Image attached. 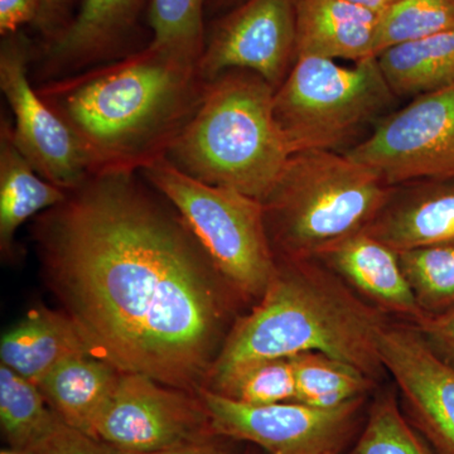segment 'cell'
Here are the masks:
<instances>
[{"label":"cell","mask_w":454,"mask_h":454,"mask_svg":"<svg viewBox=\"0 0 454 454\" xmlns=\"http://www.w3.org/2000/svg\"><path fill=\"white\" fill-rule=\"evenodd\" d=\"M26 454H124L101 439L64 423L40 446Z\"/></svg>","instance_id":"obj_29"},{"label":"cell","mask_w":454,"mask_h":454,"mask_svg":"<svg viewBox=\"0 0 454 454\" xmlns=\"http://www.w3.org/2000/svg\"><path fill=\"white\" fill-rule=\"evenodd\" d=\"M82 354L91 351L73 319L49 309L31 310L0 340L2 365L35 385L57 364Z\"/></svg>","instance_id":"obj_18"},{"label":"cell","mask_w":454,"mask_h":454,"mask_svg":"<svg viewBox=\"0 0 454 454\" xmlns=\"http://www.w3.org/2000/svg\"><path fill=\"white\" fill-rule=\"evenodd\" d=\"M121 375L115 366L95 355H74L57 364L37 387L68 427L94 437L98 414Z\"/></svg>","instance_id":"obj_19"},{"label":"cell","mask_w":454,"mask_h":454,"mask_svg":"<svg viewBox=\"0 0 454 454\" xmlns=\"http://www.w3.org/2000/svg\"><path fill=\"white\" fill-rule=\"evenodd\" d=\"M41 0H0V35H16L23 26L37 23Z\"/></svg>","instance_id":"obj_31"},{"label":"cell","mask_w":454,"mask_h":454,"mask_svg":"<svg viewBox=\"0 0 454 454\" xmlns=\"http://www.w3.org/2000/svg\"><path fill=\"white\" fill-rule=\"evenodd\" d=\"M136 175L90 176L44 211L35 230L42 262L92 355L199 394L241 300Z\"/></svg>","instance_id":"obj_1"},{"label":"cell","mask_w":454,"mask_h":454,"mask_svg":"<svg viewBox=\"0 0 454 454\" xmlns=\"http://www.w3.org/2000/svg\"><path fill=\"white\" fill-rule=\"evenodd\" d=\"M343 153L391 187L454 178V83L382 116L366 139Z\"/></svg>","instance_id":"obj_8"},{"label":"cell","mask_w":454,"mask_h":454,"mask_svg":"<svg viewBox=\"0 0 454 454\" xmlns=\"http://www.w3.org/2000/svg\"><path fill=\"white\" fill-rule=\"evenodd\" d=\"M149 0H82L67 27L47 43L42 73L50 80L110 62L137 33Z\"/></svg>","instance_id":"obj_14"},{"label":"cell","mask_w":454,"mask_h":454,"mask_svg":"<svg viewBox=\"0 0 454 454\" xmlns=\"http://www.w3.org/2000/svg\"><path fill=\"white\" fill-rule=\"evenodd\" d=\"M391 188L345 153H293L262 202L278 259H316L343 239L365 231Z\"/></svg>","instance_id":"obj_5"},{"label":"cell","mask_w":454,"mask_h":454,"mask_svg":"<svg viewBox=\"0 0 454 454\" xmlns=\"http://www.w3.org/2000/svg\"><path fill=\"white\" fill-rule=\"evenodd\" d=\"M395 97H419L454 83V29L397 44L376 57Z\"/></svg>","instance_id":"obj_21"},{"label":"cell","mask_w":454,"mask_h":454,"mask_svg":"<svg viewBox=\"0 0 454 454\" xmlns=\"http://www.w3.org/2000/svg\"><path fill=\"white\" fill-rule=\"evenodd\" d=\"M217 394L249 405L294 402L295 379L291 358H274L244 367Z\"/></svg>","instance_id":"obj_28"},{"label":"cell","mask_w":454,"mask_h":454,"mask_svg":"<svg viewBox=\"0 0 454 454\" xmlns=\"http://www.w3.org/2000/svg\"><path fill=\"white\" fill-rule=\"evenodd\" d=\"M139 173L178 212L239 298L258 301L279 267L262 203L231 188L197 181L166 157Z\"/></svg>","instance_id":"obj_6"},{"label":"cell","mask_w":454,"mask_h":454,"mask_svg":"<svg viewBox=\"0 0 454 454\" xmlns=\"http://www.w3.org/2000/svg\"><path fill=\"white\" fill-rule=\"evenodd\" d=\"M274 94L250 71H227L207 82L167 160L203 184L264 201L292 155L274 114Z\"/></svg>","instance_id":"obj_4"},{"label":"cell","mask_w":454,"mask_h":454,"mask_svg":"<svg viewBox=\"0 0 454 454\" xmlns=\"http://www.w3.org/2000/svg\"><path fill=\"white\" fill-rule=\"evenodd\" d=\"M297 59L364 61L375 57L379 14L348 0H294Z\"/></svg>","instance_id":"obj_17"},{"label":"cell","mask_w":454,"mask_h":454,"mask_svg":"<svg viewBox=\"0 0 454 454\" xmlns=\"http://www.w3.org/2000/svg\"><path fill=\"white\" fill-rule=\"evenodd\" d=\"M82 0H41V14L35 26L46 35L47 40L56 38L73 20L74 7Z\"/></svg>","instance_id":"obj_32"},{"label":"cell","mask_w":454,"mask_h":454,"mask_svg":"<svg viewBox=\"0 0 454 454\" xmlns=\"http://www.w3.org/2000/svg\"><path fill=\"white\" fill-rule=\"evenodd\" d=\"M199 64L148 46L116 61L50 80L40 97L68 125L90 175L137 173L166 157L200 106Z\"/></svg>","instance_id":"obj_2"},{"label":"cell","mask_w":454,"mask_h":454,"mask_svg":"<svg viewBox=\"0 0 454 454\" xmlns=\"http://www.w3.org/2000/svg\"><path fill=\"white\" fill-rule=\"evenodd\" d=\"M230 441L231 439L217 435V437L200 442V443L190 444V446L145 454H234V450H232Z\"/></svg>","instance_id":"obj_33"},{"label":"cell","mask_w":454,"mask_h":454,"mask_svg":"<svg viewBox=\"0 0 454 454\" xmlns=\"http://www.w3.org/2000/svg\"><path fill=\"white\" fill-rule=\"evenodd\" d=\"M348 454H437L409 422L395 390L376 394L365 426Z\"/></svg>","instance_id":"obj_24"},{"label":"cell","mask_w":454,"mask_h":454,"mask_svg":"<svg viewBox=\"0 0 454 454\" xmlns=\"http://www.w3.org/2000/svg\"><path fill=\"white\" fill-rule=\"evenodd\" d=\"M0 454H23V453H20V452H16V450H5V452H2Z\"/></svg>","instance_id":"obj_36"},{"label":"cell","mask_w":454,"mask_h":454,"mask_svg":"<svg viewBox=\"0 0 454 454\" xmlns=\"http://www.w3.org/2000/svg\"><path fill=\"white\" fill-rule=\"evenodd\" d=\"M0 422L9 446L23 454L40 446L65 423L37 385L5 365L0 366Z\"/></svg>","instance_id":"obj_22"},{"label":"cell","mask_w":454,"mask_h":454,"mask_svg":"<svg viewBox=\"0 0 454 454\" xmlns=\"http://www.w3.org/2000/svg\"><path fill=\"white\" fill-rule=\"evenodd\" d=\"M243 0H207V9L210 13H226L230 9L240 4Z\"/></svg>","instance_id":"obj_35"},{"label":"cell","mask_w":454,"mask_h":454,"mask_svg":"<svg viewBox=\"0 0 454 454\" xmlns=\"http://www.w3.org/2000/svg\"><path fill=\"white\" fill-rule=\"evenodd\" d=\"M348 2L356 4L358 7L369 9V11L375 12V13H381L399 0H348Z\"/></svg>","instance_id":"obj_34"},{"label":"cell","mask_w":454,"mask_h":454,"mask_svg":"<svg viewBox=\"0 0 454 454\" xmlns=\"http://www.w3.org/2000/svg\"><path fill=\"white\" fill-rule=\"evenodd\" d=\"M379 348L409 422L435 453L454 454V367L404 322L385 325Z\"/></svg>","instance_id":"obj_13"},{"label":"cell","mask_w":454,"mask_h":454,"mask_svg":"<svg viewBox=\"0 0 454 454\" xmlns=\"http://www.w3.org/2000/svg\"><path fill=\"white\" fill-rule=\"evenodd\" d=\"M207 0H149V44L200 64L205 50Z\"/></svg>","instance_id":"obj_25"},{"label":"cell","mask_w":454,"mask_h":454,"mask_svg":"<svg viewBox=\"0 0 454 454\" xmlns=\"http://www.w3.org/2000/svg\"><path fill=\"white\" fill-rule=\"evenodd\" d=\"M316 260L385 316L413 325L426 317L400 265L399 253L366 231L327 247Z\"/></svg>","instance_id":"obj_15"},{"label":"cell","mask_w":454,"mask_h":454,"mask_svg":"<svg viewBox=\"0 0 454 454\" xmlns=\"http://www.w3.org/2000/svg\"><path fill=\"white\" fill-rule=\"evenodd\" d=\"M399 260L424 315L454 309V241L406 250Z\"/></svg>","instance_id":"obj_26"},{"label":"cell","mask_w":454,"mask_h":454,"mask_svg":"<svg viewBox=\"0 0 454 454\" xmlns=\"http://www.w3.org/2000/svg\"><path fill=\"white\" fill-rule=\"evenodd\" d=\"M454 29V0H399L379 14L375 57L382 51Z\"/></svg>","instance_id":"obj_27"},{"label":"cell","mask_w":454,"mask_h":454,"mask_svg":"<svg viewBox=\"0 0 454 454\" xmlns=\"http://www.w3.org/2000/svg\"><path fill=\"white\" fill-rule=\"evenodd\" d=\"M414 327L432 351L454 367V309L439 315L426 316Z\"/></svg>","instance_id":"obj_30"},{"label":"cell","mask_w":454,"mask_h":454,"mask_svg":"<svg viewBox=\"0 0 454 454\" xmlns=\"http://www.w3.org/2000/svg\"><path fill=\"white\" fill-rule=\"evenodd\" d=\"M94 437L124 454L190 446L217 437L199 394L122 373L98 414Z\"/></svg>","instance_id":"obj_10"},{"label":"cell","mask_w":454,"mask_h":454,"mask_svg":"<svg viewBox=\"0 0 454 454\" xmlns=\"http://www.w3.org/2000/svg\"><path fill=\"white\" fill-rule=\"evenodd\" d=\"M297 59L294 0H243L206 35L199 70L206 82L231 70L279 88Z\"/></svg>","instance_id":"obj_12"},{"label":"cell","mask_w":454,"mask_h":454,"mask_svg":"<svg viewBox=\"0 0 454 454\" xmlns=\"http://www.w3.org/2000/svg\"><path fill=\"white\" fill-rule=\"evenodd\" d=\"M31 47L22 33L3 37L0 89L13 114L12 136L33 168L66 192L90 177L79 140L33 88L29 79Z\"/></svg>","instance_id":"obj_11"},{"label":"cell","mask_w":454,"mask_h":454,"mask_svg":"<svg viewBox=\"0 0 454 454\" xmlns=\"http://www.w3.org/2000/svg\"><path fill=\"white\" fill-rule=\"evenodd\" d=\"M278 260L267 292L232 325L206 389L217 393L253 364L309 351L348 363L380 381L387 372L379 342L389 318L318 260Z\"/></svg>","instance_id":"obj_3"},{"label":"cell","mask_w":454,"mask_h":454,"mask_svg":"<svg viewBox=\"0 0 454 454\" xmlns=\"http://www.w3.org/2000/svg\"><path fill=\"white\" fill-rule=\"evenodd\" d=\"M367 234L394 252L453 243L454 178H429L391 188Z\"/></svg>","instance_id":"obj_16"},{"label":"cell","mask_w":454,"mask_h":454,"mask_svg":"<svg viewBox=\"0 0 454 454\" xmlns=\"http://www.w3.org/2000/svg\"><path fill=\"white\" fill-rule=\"evenodd\" d=\"M67 192L46 181L25 155L12 136V122L2 119L0 125V247L9 254L14 235L27 220L56 207Z\"/></svg>","instance_id":"obj_20"},{"label":"cell","mask_w":454,"mask_h":454,"mask_svg":"<svg viewBox=\"0 0 454 454\" xmlns=\"http://www.w3.org/2000/svg\"><path fill=\"white\" fill-rule=\"evenodd\" d=\"M376 57L352 67L301 57L274 94V114L293 153L333 151L380 121L395 101Z\"/></svg>","instance_id":"obj_7"},{"label":"cell","mask_w":454,"mask_h":454,"mask_svg":"<svg viewBox=\"0 0 454 454\" xmlns=\"http://www.w3.org/2000/svg\"><path fill=\"white\" fill-rule=\"evenodd\" d=\"M289 358L294 370V402L301 404L337 408L369 396L379 384L357 367L322 352H303Z\"/></svg>","instance_id":"obj_23"},{"label":"cell","mask_w":454,"mask_h":454,"mask_svg":"<svg viewBox=\"0 0 454 454\" xmlns=\"http://www.w3.org/2000/svg\"><path fill=\"white\" fill-rule=\"evenodd\" d=\"M199 395L217 435L250 442L269 454H342L369 397L321 409L298 402L244 404L206 387Z\"/></svg>","instance_id":"obj_9"},{"label":"cell","mask_w":454,"mask_h":454,"mask_svg":"<svg viewBox=\"0 0 454 454\" xmlns=\"http://www.w3.org/2000/svg\"><path fill=\"white\" fill-rule=\"evenodd\" d=\"M247 454H249V453H247Z\"/></svg>","instance_id":"obj_37"}]
</instances>
